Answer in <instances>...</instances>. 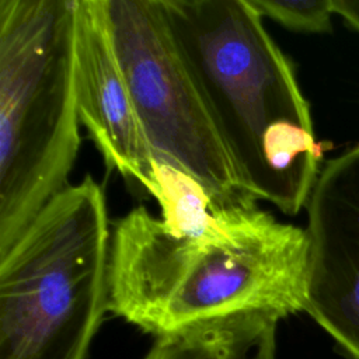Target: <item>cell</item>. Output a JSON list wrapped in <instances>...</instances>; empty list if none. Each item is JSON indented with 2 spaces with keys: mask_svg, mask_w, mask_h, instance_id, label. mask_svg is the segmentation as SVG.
<instances>
[{
  "mask_svg": "<svg viewBox=\"0 0 359 359\" xmlns=\"http://www.w3.org/2000/svg\"><path fill=\"white\" fill-rule=\"evenodd\" d=\"M161 215L137 206L112 226L108 310L161 335L192 324L304 311L310 241L257 201L224 203L191 175L154 161Z\"/></svg>",
  "mask_w": 359,
  "mask_h": 359,
  "instance_id": "cell-1",
  "label": "cell"
},
{
  "mask_svg": "<svg viewBox=\"0 0 359 359\" xmlns=\"http://www.w3.org/2000/svg\"><path fill=\"white\" fill-rule=\"evenodd\" d=\"M306 209L304 311L359 359V143L324 163Z\"/></svg>",
  "mask_w": 359,
  "mask_h": 359,
  "instance_id": "cell-6",
  "label": "cell"
},
{
  "mask_svg": "<svg viewBox=\"0 0 359 359\" xmlns=\"http://www.w3.org/2000/svg\"><path fill=\"white\" fill-rule=\"evenodd\" d=\"M279 318L244 313L161 334L144 359H275Z\"/></svg>",
  "mask_w": 359,
  "mask_h": 359,
  "instance_id": "cell-8",
  "label": "cell"
},
{
  "mask_svg": "<svg viewBox=\"0 0 359 359\" xmlns=\"http://www.w3.org/2000/svg\"><path fill=\"white\" fill-rule=\"evenodd\" d=\"M77 0H0V254L69 184L80 149Z\"/></svg>",
  "mask_w": 359,
  "mask_h": 359,
  "instance_id": "cell-3",
  "label": "cell"
},
{
  "mask_svg": "<svg viewBox=\"0 0 359 359\" xmlns=\"http://www.w3.org/2000/svg\"><path fill=\"white\" fill-rule=\"evenodd\" d=\"M104 188L67 185L0 254V359H86L108 310Z\"/></svg>",
  "mask_w": 359,
  "mask_h": 359,
  "instance_id": "cell-4",
  "label": "cell"
},
{
  "mask_svg": "<svg viewBox=\"0 0 359 359\" xmlns=\"http://www.w3.org/2000/svg\"><path fill=\"white\" fill-rule=\"evenodd\" d=\"M250 6L264 18L268 17L282 27L303 34H330L332 0H248Z\"/></svg>",
  "mask_w": 359,
  "mask_h": 359,
  "instance_id": "cell-9",
  "label": "cell"
},
{
  "mask_svg": "<svg viewBox=\"0 0 359 359\" xmlns=\"http://www.w3.org/2000/svg\"><path fill=\"white\" fill-rule=\"evenodd\" d=\"M243 189L297 215L321 171L310 105L248 0H160Z\"/></svg>",
  "mask_w": 359,
  "mask_h": 359,
  "instance_id": "cell-2",
  "label": "cell"
},
{
  "mask_svg": "<svg viewBox=\"0 0 359 359\" xmlns=\"http://www.w3.org/2000/svg\"><path fill=\"white\" fill-rule=\"evenodd\" d=\"M112 43L154 160L224 203L248 195L174 42L160 0H105Z\"/></svg>",
  "mask_w": 359,
  "mask_h": 359,
  "instance_id": "cell-5",
  "label": "cell"
},
{
  "mask_svg": "<svg viewBox=\"0 0 359 359\" xmlns=\"http://www.w3.org/2000/svg\"><path fill=\"white\" fill-rule=\"evenodd\" d=\"M332 6L335 14L359 32V0H332Z\"/></svg>",
  "mask_w": 359,
  "mask_h": 359,
  "instance_id": "cell-10",
  "label": "cell"
},
{
  "mask_svg": "<svg viewBox=\"0 0 359 359\" xmlns=\"http://www.w3.org/2000/svg\"><path fill=\"white\" fill-rule=\"evenodd\" d=\"M76 94L80 123L107 167L153 195L154 156L112 43L105 0H77Z\"/></svg>",
  "mask_w": 359,
  "mask_h": 359,
  "instance_id": "cell-7",
  "label": "cell"
}]
</instances>
